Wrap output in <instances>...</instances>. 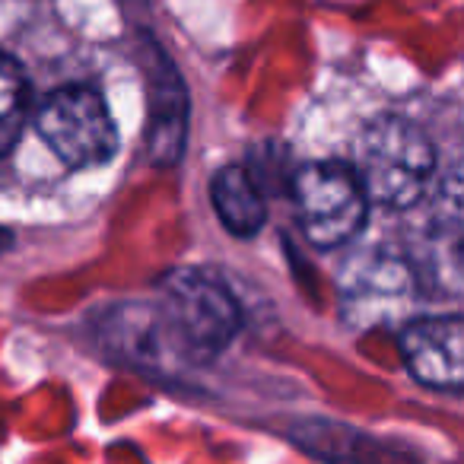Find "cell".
I'll return each instance as SVG.
<instances>
[{
  "label": "cell",
  "mask_w": 464,
  "mask_h": 464,
  "mask_svg": "<svg viewBox=\"0 0 464 464\" xmlns=\"http://www.w3.org/2000/svg\"><path fill=\"white\" fill-rule=\"evenodd\" d=\"M353 172L369 204L404 210L436 179V153L426 134L407 118L382 115L360 130L353 143Z\"/></svg>",
  "instance_id": "1"
},
{
  "label": "cell",
  "mask_w": 464,
  "mask_h": 464,
  "mask_svg": "<svg viewBox=\"0 0 464 464\" xmlns=\"http://www.w3.org/2000/svg\"><path fill=\"white\" fill-rule=\"evenodd\" d=\"M293 204L305 239L318 248H337L350 242L366 223L369 198L353 166L312 162L293 179Z\"/></svg>",
  "instance_id": "2"
},
{
  "label": "cell",
  "mask_w": 464,
  "mask_h": 464,
  "mask_svg": "<svg viewBox=\"0 0 464 464\" xmlns=\"http://www.w3.org/2000/svg\"><path fill=\"white\" fill-rule=\"evenodd\" d=\"M39 134L58 160L73 169L102 166L118 150V128L105 109L102 96L90 86L54 90L39 105Z\"/></svg>",
  "instance_id": "3"
},
{
  "label": "cell",
  "mask_w": 464,
  "mask_h": 464,
  "mask_svg": "<svg viewBox=\"0 0 464 464\" xmlns=\"http://www.w3.org/2000/svg\"><path fill=\"white\" fill-rule=\"evenodd\" d=\"M162 312L175 334L198 353H217L239 331L232 293L200 267H179L162 280Z\"/></svg>",
  "instance_id": "4"
},
{
  "label": "cell",
  "mask_w": 464,
  "mask_h": 464,
  "mask_svg": "<svg viewBox=\"0 0 464 464\" xmlns=\"http://www.w3.org/2000/svg\"><path fill=\"white\" fill-rule=\"evenodd\" d=\"M420 200L423 217L417 226L413 277L426 274L439 286H464V162L445 169L436 188H426Z\"/></svg>",
  "instance_id": "5"
},
{
  "label": "cell",
  "mask_w": 464,
  "mask_h": 464,
  "mask_svg": "<svg viewBox=\"0 0 464 464\" xmlns=\"http://www.w3.org/2000/svg\"><path fill=\"white\" fill-rule=\"evenodd\" d=\"M401 353L426 388L464 392V318H417L401 334Z\"/></svg>",
  "instance_id": "6"
},
{
  "label": "cell",
  "mask_w": 464,
  "mask_h": 464,
  "mask_svg": "<svg viewBox=\"0 0 464 464\" xmlns=\"http://www.w3.org/2000/svg\"><path fill=\"white\" fill-rule=\"evenodd\" d=\"M417 277L407 261L382 252H362L347 265L341 277V290L350 309L375 312L379 305H394L413 290Z\"/></svg>",
  "instance_id": "7"
},
{
  "label": "cell",
  "mask_w": 464,
  "mask_h": 464,
  "mask_svg": "<svg viewBox=\"0 0 464 464\" xmlns=\"http://www.w3.org/2000/svg\"><path fill=\"white\" fill-rule=\"evenodd\" d=\"M210 198L223 226L242 239L255 236L265 226L267 207L258 191V181L242 166H223L210 181Z\"/></svg>",
  "instance_id": "8"
},
{
  "label": "cell",
  "mask_w": 464,
  "mask_h": 464,
  "mask_svg": "<svg viewBox=\"0 0 464 464\" xmlns=\"http://www.w3.org/2000/svg\"><path fill=\"white\" fill-rule=\"evenodd\" d=\"M26 77L7 54H0V153H7L20 137L23 121H26Z\"/></svg>",
  "instance_id": "9"
}]
</instances>
